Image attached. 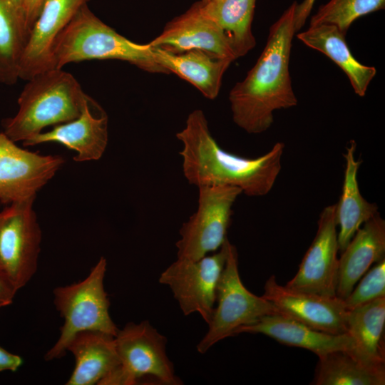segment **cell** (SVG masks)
<instances>
[{
	"mask_svg": "<svg viewBox=\"0 0 385 385\" xmlns=\"http://www.w3.org/2000/svg\"><path fill=\"white\" fill-rule=\"evenodd\" d=\"M120 364L101 385H133L150 376L163 384H181L166 353V338L148 320L128 323L115 337Z\"/></svg>",
	"mask_w": 385,
	"mask_h": 385,
	"instance_id": "cell-6",
	"label": "cell"
},
{
	"mask_svg": "<svg viewBox=\"0 0 385 385\" xmlns=\"http://www.w3.org/2000/svg\"><path fill=\"white\" fill-rule=\"evenodd\" d=\"M35 198L13 202L0 212V271L19 290L38 267L41 231Z\"/></svg>",
	"mask_w": 385,
	"mask_h": 385,
	"instance_id": "cell-9",
	"label": "cell"
},
{
	"mask_svg": "<svg viewBox=\"0 0 385 385\" xmlns=\"http://www.w3.org/2000/svg\"><path fill=\"white\" fill-rule=\"evenodd\" d=\"M385 221L377 213L356 231L339 258L336 296L344 299L374 263L384 259Z\"/></svg>",
	"mask_w": 385,
	"mask_h": 385,
	"instance_id": "cell-18",
	"label": "cell"
},
{
	"mask_svg": "<svg viewBox=\"0 0 385 385\" xmlns=\"http://www.w3.org/2000/svg\"><path fill=\"white\" fill-rule=\"evenodd\" d=\"M297 4L293 2L271 26L257 62L230 92L232 120L248 133L265 132L274 121V111L297 104L289 70L292 41L297 32Z\"/></svg>",
	"mask_w": 385,
	"mask_h": 385,
	"instance_id": "cell-1",
	"label": "cell"
},
{
	"mask_svg": "<svg viewBox=\"0 0 385 385\" xmlns=\"http://www.w3.org/2000/svg\"><path fill=\"white\" fill-rule=\"evenodd\" d=\"M240 333L262 334L288 346L309 350L319 356L328 353L348 350L354 351L356 345L349 333L334 334L313 329L281 314L266 315L255 322L237 329Z\"/></svg>",
	"mask_w": 385,
	"mask_h": 385,
	"instance_id": "cell-17",
	"label": "cell"
},
{
	"mask_svg": "<svg viewBox=\"0 0 385 385\" xmlns=\"http://www.w3.org/2000/svg\"><path fill=\"white\" fill-rule=\"evenodd\" d=\"M63 163L61 156L19 147L0 130V202L10 205L35 198Z\"/></svg>",
	"mask_w": 385,
	"mask_h": 385,
	"instance_id": "cell-11",
	"label": "cell"
},
{
	"mask_svg": "<svg viewBox=\"0 0 385 385\" xmlns=\"http://www.w3.org/2000/svg\"><path fill=\"white\" fill-rule=\"evenodd\" d=\"M335 205L319 215L315 237L305 253L294 277L285 286L301 292L337 297L339 245Z\"/></svg>",
	"mask_w": 385,
	"mask_h": 385,
	"instance_id": "cell-12",
	"label": "cell"
},
{
	"mask_svg": "<svg viewBox=\"0 0 385 385\" xmlns=\"http://www.w3.org/2000/svg\"><path fill=\"white\" fill-rule=\"evenodd\" d=\"M356 143L351 140L343 155L346 161L344 178L340 199L335 205V215L339 231L337 232L339 250L342 252L356 231L378 212L376 203L368 202L361 194L357 173L361 161L356 160Z\"/></svg>",
	"mask_w": 385,
	"mask_h": 385,
	"instance_id": "cell-22",
	"label": "cell"
},
{
	"mask_svg": "<svg viewBox=\"0 0 385 385\" xmlns=\"http://www.w3.org/2000/svg\"><path fill=\"white\" fill-rule=\"evenodd\" d=\"M151 51L155 61L168 74L173 73L187 81L210 100L218 96L222 76L233 61L198 49L180 53L155 47H151Z\"/></svg>",
	"mask_w": 385,
	"mask_h": 385,
	"instance_id": "cell-19",
	"label": "cell"
},
{
	"mask_svg": "<svg viewBox=\"0 0 385 385\" xmlns=\"http://www.w3.org/2000/svg\"><path fill=\"white\" fill-rule=\"evenodd\" d=\"M316 0H303L302 3L297 4L294 14V26L296 31L304 25L309 16Z\"/></svg>",
	"mask_w": 385,
	"mask_h": 385,
	"instance_id": "cell-32",
	"label": "cell"
},
{
	"mask_svg": "<svg viewBox=\"0 0 385 385\" xmlns=\"http://www.w3.org/2000/svg\"><path fill=\"white\" fill-rule=\"evenodd\" d=\"M297 37L307 46L328 56L346 75L358 96H365L367 88L374 78L376 70L361 63L352 55L346 42L345 35L330 24L309 26L297 34Z\"/></svg>",
	"mask_w": 385,
	"mask_h": 385,
	"instance_id": "cell-21",
	"label": "cell"
},
{
	"mask_svg": "<svg viewBox=\"0 0 385 385\" xmlns=\"http://www.w3.org/2000/svg\"><path fill=\"white\" fill-rule=\"evenodd\" d=\"M47 0H23V16L26 31L29 36L31 29Z\"/></svg>",
	"mask_w": 385,
	"mask_h": 385,
	"instance_id": "cell-29",
	"label": "cell"
},
{
	"mask_svg": "<svg viewBox=\"0 0 385 385\" xmlns=\"http://www.w3.org/2000/svg\"><path fill=\"white\" fill-rule=\"evenodd\" d=\"M227 242L212 255L197 260L178 258L160 275L159 282L171 289L183 313H198L208 324L213 315L217 284L227 252Z\"/></svg>",
	"mask_w": 385,
	"mask_h": 385,
	"instance_id": "cell-10",
	"label": "cell"
},
{
	"mask_svg": "<svg viewBox=\"0 0 385 385\" xmlns=\"http://www.w3.org/2000/svg\"><path fill=\"white\" fill-rule=\"evenodd\" d=\"M257 0H209L202 11L223 31L236 58L256 45L252 23Z\"/></svg>",
	"mask_w": 385,
	"mask_h": 385,
	"instance_id": "cell-24",
	"label": "cell"
},
{
	"mask_svg": "<svg viewBox=\"0 0 385 385\" xmlns=\"http://www.w3.org/2000/svg\"><path fill=\"white\" fill-rule=\"evenodd\" d=\"M28 34L8 0H0V83L14 85L19 77L21 59Z\"/></svg>",
	"mask_w": 385,
	"mask_h": 385,
	"instance_id": "cell-26",
	"label": "cell"
},
{
	"mask_svg": "<svg viewBox=\"0 0 385 385\" xmlns=\"http://www.w3.org/2000/svg\"><path fill=\"white\" fill-rule=\"evenodd\" d=\"M385 297L347 310V333L353 338V352L372 364H384Z\"/></svg>",
	"mask_w": 385,
	"mask_h": 385,
	"instance_id": "cell-23",
	"label": "cell"
},
{
	"mask_svg": "<svg viewBox=\"0 0 385 385\" xmlns=\"http://www.w3.org/2000/svg\"><path fill=\"white\" fill-rule=\"evenodd\" d=\"M108 121L105 111L86 94L78 117L54 125L51 130L23 142V145L58 143L77 153L73 158L77 162L97 160L103 156L108 145Z\"/></svg>",
	"mask_w": 385,
	"mask_h": 385,
	"instance_id": "cell-14",
	"label": "cell"
},
{
	"mask_svg": "<svg viewBox=\"0 0 385 385\" xmlns=\"http://www.w3.org/2000/svg\"><path fill=\"white\" fill-rule=\"evenodd\" d=\"M67 351L75 357L73 371L67 385H93L99 383L120 364L115 337L96 331L76 334Z\"/></svg>",
	"mask_w": 385,
	"mask_h": 385,
	"instance_id": "cell-20",
	"label": "cell"
},
{
	"mask_svg": "<svg viewBox=\"0 0 385 385\" xmlns=\"http://www.w3.org/2000/svg\"><path fill=\"white\" fill-rule=\"evenodd\" d=\"M11 5L12 6L13 9L20 18L21 21H22L24 26V16H23V8H22V4L23 0H8ZM25 28V26H24ZM26 30V29H25ZM27 33V32H26Z\"/></svg>",
	"mask_w": 385,
	"mask_h": 385,
	"instance_id": "cell-33",
	"label": "cell"
},
{
	"mask_svg": "<svg viewBox=\"0 0 385 385\" xmlns=\"http://www.w3.org/2000/svg\"><path fill=\"white\" fill-rule=\"evenodd\" d=\"M120 60L153 73H168L154 60L150 46L135 43L106 24L84 5L56 38L53 68L91 60Z\"/></svg>",
	"mask_w": 385,
	"mask_h": 385,
	"instance_id": "cell-4",
	"label": "cell"
},
{
	"mask_svg": "<svg viewBox=\"0 0 385 385\" xmlns=\"http://www.w3.org/2000/svg\"><path fill=\"white\" fill-rule=\"evenodd\" d=\"M384 7L385 0H330L312 17L310 26L333 25L345 35L357 19Z\"/></svg>",
	"mask_w": 385,
	"mask_h": 385,
	"instance_id": "cell-27",
	"label": "cell"
},
{
	"mask_svg": "<svg viewBox=\"0 0 385 385\" xmlns=\"http://www.w3.org/2000/svg\"><path fill=\"white\" fill-rule=\"evenodd\" d=\"M197 188V210L182 225L175 244L179 259L197 260L222 246L227 239L232 206L242 193L230 185Z\"/></svg>",
	"mask_w": 385,
	"mask_h": 385,
	"instance_id": "cell-8",
	"label": "cell"
},
{
	"mask_svg": "<svg viewBox=\"0 0 385 385\" xmlns=\"http://www.w3.org/2000/svg\"><path fill=\"white\" fill-rule=\"evenodd\" d=\"M175 135L183 143L180 155L184 176L197 187L230 185L248 196H263L272 190L282 168L283 143H276L270 151L255 158L230 153L213 138L200 109L188 115L185 127Z\"/></svg>",
	"mask_w": 385,
	"mask_h": 385,
	"instance_id": "cell-2",
	"label": "cell"
},
{
	"mask_svg": "<svg viewBox=\"0 0 385 385\" xmlns=\"http://www.w3.org/2000/svg\"><path fill=\"white\" fill-rule=\"evenodd\" d=\"M279 313L313 329L334 334L347 333L346 314L343 299L294 290L279 284L272 275L265 284L262 295Z\"/></svg>",
	"mask_w": 385,
	"mask_h": 385,
	"instance_id": "cell-13",
	"label": "cell"
},
{
	"mask_svg": "<svg viewBox=\"0 0 385 385\" xmlns=\"http://www.w3.org/2000/svg\"><path fill=\"white\" fill-rule=\"evenodd\" d=\"M16 292V289L0 271V308L11 304Z\"/></svg>",
	"mask_w": 385,
	"mask_h": 385,
	"instance_id": "cell-31",
	"label": "cell"
},
{
	"mask_svg": "<svg viewBox=\"0 0 385 385\" xmlns=\"http://www.w3.org/2000/svg\"><path fill=\"white\" fill-rule=\"evenodd\" d=\"M313 384L384 385V364L367 362L351 351L339 350L319 356Z\"/></svg>",
	"mask_w": 385,
	"mask_h": 385,
	"instance_id": "cell-25",
	"label": "cell"
},
{
	"mask_svg": "<svg viewBox=\"0 0 385 385\" xmlns=\"http://www.w3.org/2000/svg\"><path fill=\"white\" fill-rule=\"evenodd\" d=\"M217 307L208 330L197 346L200 354L214 344L235 335L237 329L252 324L261 317L279 314L265 297L250 292L242 284L238 270V254L235 245L227 242L225 264L217 288Z\"/></svg>",
	"mask_w": 385,
	"mask_h": 385,
	"instance_id": "cell-7",
	"label": "cell"
},
{
	"mask_svg": "<svg viewBox=\"0 0 385 385\" xmlns=\"http://www.w3.org/2000/svg\"><path fill=\"white\" fill-rule=\"evenodd\" d=\"M208 1H209V0H201V1H202V3H204V4H205V3H207Z\"/></svg>",
	"mask_w": 385,
	"mask_h": 385,
	"instance_id": "cell-34",
	"label": "cell"
},
{
	"mask_svg": "<svg viewBox=\"0 0 385 385\" xmlns=\"http://www.w3.org/2000/svg\"><path fill=\"white\" fill-rule=\"evenodd\" d=\"M24 86L16 114L4 122L13 141L24 142L49 125L69 122L81 114L86 94L75 77L62 68L40 73Z\"/></svg>",
	"mask_w": 385,
	"mask_h": 385,
	"instance_id": "cell-3",
	"label": "cell"
},
{
	"mask_svg": "<svg viewBox=\"0 0 385 385\" xmlns=\"http://www.w3.org/2000/svg\"><path fill=\"white\" fill-rule=\"evenodd\" d=\"M201 6V1L196 2L170 21L148 44L173 53L198 49L237 59L223 31L204 14Z\"/></svg>",
	"mask_w": 385,
	"mask_h": 385,
	"instance_id": "cell-15",
	"label": "cell"
},
{
	"mask_svg": "<svg viewBox=\"0 0 385 385\" xmlns=\"http://www.w3.org/2000/svg\"><path fill=\"white\" fill-rule=\"evenodd\" d=\"M107 261L101 257L83 280L53 290V303L63 319L60 335L46 353L45 359H59L78 333L96 331L115 337L119 329L109 314L110 302L104 289Z\"/></svg>",
	"mask_w": 385,
	"mask_h": 385,
	"instance_id": "cell-5",
	"label": "cell"
},
{
	"mask_svg": "<svg viewBox=\"0 0 385 385\" xmlns=\"http://www.w3.org/2000/svg\"><path fill=\"white\" fill-rule=\"evenodd\" d=\"M359 280L356 288L343 299L347 310L385 297V259L378 262Z\"/></svg>",
	"mask_w": 385,
	"mask_h": 385,
	"instance_id": "cell-28",
	"label": "cell"
},
{
	"mask_svg": "<svg viewBox=\"0 0 385 385\" xmlns=\"http://www.w3.org/2000/svg\"><path fill=\"white\" fill-rule=\"evenodd\" d=\"M22 363L23 360L21 356L0 346V371H16Z\"/></svg>",
	"mask_w": 385,
	"mask_h": 385,
	"instance_id": "cell-30",
	"label": "cell"
},
{
	"mask_svg": "<svg viewBox=\"0 0 385 385\" xmlns=\"http://www.w3.org/2000/svg\"><path fill=\"white\" fill-rule=\"evenodd\" d=\"M90 0H47L34 22L21 59L19 77L29 81L52 69V48L60 33Z\"/></svg>",
	"mask_w": 385,
	"mask_h": 385,
	"instance_id": "cell-16",
	"label": "cell"
}]
</instances>
